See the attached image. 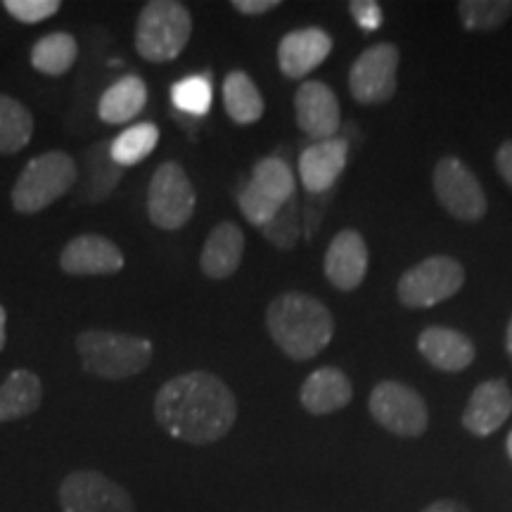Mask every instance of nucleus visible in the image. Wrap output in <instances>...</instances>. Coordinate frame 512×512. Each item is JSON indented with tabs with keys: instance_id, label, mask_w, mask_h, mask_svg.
<instances>
[{
	"instance_id": "f257e3e1",
	"label": "nucleus",
	"mask_w": 512,
	"mask_h": 512,
	"mask_svg": "<svg viewBox=\"0 0 512 512\" xmlns=\"http://www.w3.org/2000/svg\"><path fill=\"white\" fill-rule=\"evenodd\" d=\"M155 420L169 437L183 444L209 446L233 430L238 420V399L219 375L190 370L159 387Z\"/></svg>"
},
{
	"instance_id": "f03ea898",
	"label": "nucleus",
	"mask_w": 512,
	"mask_h": 512,
	"mask_svg": "<svg viewBox=\"0 0 512 512\" xmlns=\"http://www.w3.org/2000/svg\"><path fill=\"white\" fill-rule=\"evenodd\" d=\"M266 328L275 347L292 361H311L332 342L335 318L320 299L285 292L266 309Z\"/></svg>"
},
{
	"instance_id": "7ed1b4c3",
	"label": "nucleus",
	"mask_w": 512,
	"mask_h": 512,
	"mask_svg": "<svg viewBox=\"0 0 512 512\" xmlns=\"http://www.w3.org/2000/svg\"><path fill=\"white\" fill-rule=\"evenodd\" d=\"M76 351L86 373L102 380H128L150 366L152 347L150 339L112 330H83L76 337Z\"/></svg>"
},
{
	"instance_id": "20e7f679",
	"label": "nucleus",
	"mask_w": 512,
	"mask_h": 512,
	"mask_svg": "<svg viewBox=\"0 0 512 512\" xmlns=\"http://www.w3.org/2000/svg\"><path fill=\"white\" fill-rule=\"evenodd\" d=\"M79 181V164L62 150L43 152L24 166L12 188V209L31 216L48 209L50 204L67 195Z\"/></svg>"
},
{
	"instance_id": "39448f33",
	"label": "nucleus",
	"mask_w": 512,
	"mask_h": 512,
	"mask_svg": "<svg viewBox=\"0 0 512 512\" xmlns=\"http://www.w3.org/2000/svg\"><path fill=\"white\" fill-rule=\"evenodd\" d=\"M192 36V15L176 0H152L136 22V50L145 62H171L183 53Z\"/></svg>"
},
{
	"instance_id": "423d86ee",
	"label": "nucleus",
	"mask_w": 512,
	"mask_h": 512,
	"mask_svg": "<svg viewBox=\"0 0 512 512\" xmlns=\"http://www.w3.org/2000/svg\"><path fill=\"white\" fill-rule=\"evenodd\" d=\"M465 285V268L453 256H427L408 268L396 285V297L406 309H430L456 297Z\"/></svg>"
},
{
	"instance_id": "0eeeda50",
	"label": "nucleus",
	"mask_w": 512,
	"mask_h": 512,
	"mask_svg": "<svg viewBox=\"0 0 512 512\" xmlns=\"http://www.w3.org/2000/svg\"><path fill=\"white\" fill-rule=\"evenodd\" d=\"M195 204L197 195L188 171L178 162L159 164L147 188V216L152 226L181 230L195 214Z\"/></svg>"
},
{
	"instance_id": "6e6552de",
	"label": "nucleus",
	"mask_w": 512,
	"mask_h": 512,
	"mask_svg": "<svg viewBox=\"0 0 512 512\" xmlns=\"http://www.w3.org/2000/svg\"><path fill=\"white\" fill-rule=\"evenodd\" d=\"M368 408L377 425L396 437H422L430 427V411H427L425 399L403 382L384 380L375 384Z\"/></svg>"
},
{
	"instance_id": "1a4fd4ad",
	"label": "nucleus",
	"mask_w": 512,
	"mask_h": 512,
	"mask_svg": "<svg viewBox=\"0 0 512 512\" xmlns=\"http://www.w3.org/2000/svg\"><path fill=\"white\" fill-rule=\"evenodd\" d=\"M432 185L439 204L453 219L477 223L486 216L489 209L486 192L463 159L441 157L434 166Z\"/></svg>"
},
{
	"instance_id": "9d476101",
	"label": "nucleus",
	"mask_w": 512,
	"mask_h": 512,
	"mask_svg": "<svg viewBox=\"0 0 512 512\" xmlns=\"http://www.w3.org/2000/svg\"><path fill=\"white\" fill-rule=\"evenodd\" d=\"M62 512H136V501L119 482L98 470H74L57 489Z\"/></svg>"
},
{
	"instance_id": "9b49d317",
	"label": "nucleus",
	"mask_w": 512,
	"mask_h": 512,
	"mask_svg": "<svg viewBox=\"0 0 512 512\" xmlns=\"http://www.w3.org/2000/svg\"><path fill=\"white\" fill-rule=\"evenodd\" d=\"M401 53L394 43H377L363 50L349 69V93L358 105H382L396 93Z\"/></svg>"
},
{
	"instance_id": "f8f14e48",
	"label": "nucleus",
	"mask_w": 512,
	"mask_h": 512,
	"mask_svg": "<svg viewBox=\"0 0 512 512\" xmlns=\"http://www.w3.org/2000/svg\"><path fill=\"white\" fill-rule=\"evenodd\" d=\"M294 114L302 131L316 143L332 140L342 126L339 100L328 83L304 81L294 93Z\"/></svg>"
},
{
	"instance_id": "ddd939ff",
	"label": "nucleus",
	"mask_w": 512,
	"mask_h": 512,
	"mask_svg": "<svg viewBox=\"0 0 512 512\" xmlns=\"http://www.w3.org/2000/svg\"><path fill=\"white\" fill-rule=\"evenodd\" d=\"M512 415V389L508 382L496 377L477 384L465 403L463 427L475 437H489L501 430Z\"/></svg>"
},
{
	"instance_id": "4468645a",
	"label": "nucleus",
	"mask_w": 512,
	"mask_h": 512,
	"mask_svg": "<svg viewBox=\"0 0 512 512\" xmlns=\"http://www.w3.org/2000/svg\"><path fill=\"white\" fill-rule=\"evenodd\" d=\"M60 266L69 275H114L126 266V256L105 235L86 233L67 242Z\"/></svg>"
},
{
	"instance_id": "2eb2a0df",
	"label": "nucleus",
	"mask_w": 512,
	"mask_h": 512,
	"mask_svg": "<svg viewBox=\"0 0 512 512\" xmlns=\"http://www.w3.org/2000/svg\"><path fill=\"white\" fill-rule=\"evenodd\" d=\"M325 278L339 292H354L368 273V245L358 230H342L325 252Z\"/></svg>"
},
{
	"instance_id": "dca6fc26",
	"label": "nucleus",
	"mask_w": 512,
	"mask_h": 512,
	"mask_svg": "<svg viewBox=\"0 0 512 512\" xmlns=\"http://www.w3.org/2000/svg\"><path fill=\"white\" fill-rule=\"evenodd\" d=\"M332 50V36L328 31L309 27V29H294L290 34L280 38L278 46V64L280 72L287 79H304L313 69L320 67L328 60Z\"/></svg>"
},
{
	"instance_id": "f3484780",
	"label": "nucleus",
	"mask_w": 512,
	"mask_h": 512,
	"mask_svg": "<svg viewBox=\"0 0 512 512\" xmlns=\"http://www.w3.org/2000/svg\"><path fill=\"white\" fill-rule=\"evenodd\" d=\"M418 351L432 368L444 373H463L475 363V344L460 330L444 328V325H430L420 332Z\"/></svg>"
},
{
	"instance_id": "a211bd4d",
	"label": "nucleus",
	"mask_w": 512,
	"mask_h": 512,
	"mask_svg": "<svg viewBox=\"0 0 512 512\" xmlns=\"http://www.w3.org/2000/svg\"><path fill=\"white\" fill-rule=\"evenodd\" d=\"M354 399V384L344 370L325 366L313 370L299 389L302 408L311 415H330L347 408Z\"/></svg>"
},
{
	"instance_id": "6ab92c4d",
	"label": "nucleus",
	"mask_w": 512,
	"mask_h": 512,
	"mask_svg": "<svg viewBox=\"0 0 512 512\" xmlns=\"http://www.w3.org/2000/svg\"><path fill=\"white\" fill-rule=\"evenodd\" d=\"M347 155L349 143L344 138L323 140V143L306 147L299 155V176H302L304 188L313 195L330 190L347 166Z\"/></svg>"
},
{
	"instance_id": "aec40b11",
	"label": "nucleus",
	"mask_w": 512,
	"mask_h": 512,
	"mask_svg": "<svg viewBox=\"0 0 512 512\" xmlns=\"http://www.w3.org/2000/svg\"><path fill=\"white\" fill-rule=\"evenodd\" d=\"M242 256H245V233L238 223L223 221L204 242L200 268L211 280H228L240 268Z\"/></svg>"
},
{
	"instance_id": "412c9836",
	"label": "nucleus",
	"mask_w": 512,
	"mask_h": 512,
	"mask_svg": "<svg viewBox=\"0 0 512 512\" xmlns=\"http://www.w3.org/2000/svg\"><path fill=\"white\" fill-rule=\"evenodd\" d=\"M43 403V382L27 368H17L0 384V425L34 415Z\"/></svg>"
},
{
	"instance_id": "4be33fe9",
	"label": "nucleus",
	"mask_w": 512,
	"mask_h": 512,
	"mask_svg": "<svg viewBox=\"0 0 512 512\" xmlns=\"http://www.w3.org/2000/svg\"><path fill=\"white\" fill-rule=\"evenodd\" d=\"M147 102V86L140 76H124L117 83H112L105 93H102L98 114L105 124L119 126L128 124L145 110Z\"/></svg>"
},
{
	"instance_id": "5701e85b",
	"label": "nucleus",
	"mask_w": 512,
	"mask_h": 512,
	"mask_svg": "<svg viewBox=\"0 0 512 512\" xmlns=\"http://www.w3.org/2000/svg\"><path fill=\"white\" fill-rule=\"evenodd\" d=\"M124 169L112 162L110 145L100 143L86 150L83 155V176L79 183V195L83 202H100L117 188Z\"/></svg>"
},
{
	"instance_id": "b1692460",
	"label": "nucleus",
	"mask_w": 512,
	"mask_h": 512,
	"mask_svg": "<svg viewBox=\"0 0 512 512\" xmlns=\"http://www.w3.org/2000/svg\"><path fill=\"white\" fill-rule=\"evenodd\" d=\"M223 105H226V114L235 121L238 126L256 124L264 117V95L259 93L252 76L240 72H230L223 81Z\"/></svg>"
},
{
	"instance_id": "393cba45",
	"label": "nucleus",
	"mask_w": 512,
	"mask_h": 512,
	"mask_svg": "<svg viewBox=\"0 0 512 512\" xmlns=\"http://www.w3.org/2000/svg\"><path fill=\"white\" fill-rule=\"evenodd\" d=\"M79 57V46L76 38L67 31H55L38 38L31 48V67L46 76H62L74 67Z\"/></svg>"
},
{
	"instance_id": "a878e982",
	"label": "nucleus",
	"mask_w": 512,
	"mask_h": 512,
	"mask_svg": "<svg viewBox=\"0 0 512 512\" xmlns=\"http://www.w3.org/2000/svg\"><path fill=\"white\" fill-rule=\"evenodd\" d=\"M34 136V114L22 102L0 93V155H17Z\"/></svg>"
},
{
	"instance_id": "bb28decb",
	"label": "nucleus",
	"mask_w": 512,
	"mask_h": 512,
	"mask_svg": "<svg viewBox=\"0 0 512 512\" xmlns=\"http://www.w3.org/2000/svg\"><path fill=\"white\" fill-rule=\"evenodd\" d=\"M159 143V128L150 121L145 124H136L126 128L117 140L110 143V157L112 162L126 169V166H136L143 162L145 157H150L155 152Z\"/></svg>"
},
{
	"instance_id": "cd10ccee",
	"label": "nucleus",
	"mask_w": 512,
	"mask_h": 512,
	"mask_svg": "<svg viewBox=\"0 0 512 512\" xmlns=\"http://www.w3.org/2000/svg\"><path fill=\"white\" fill-rule=\"evenodd\" d=\"M458 17L467 31H496L512 17V0H463Z\"/></svg>"
},
{
	"instance_id": "c85d7f7f",
	"label": "nucleus",
	"mask_w": 512,
	"mask_h": 512,
	"mask_svg": "<svg viewBox=\"0 0 512 512\" xmlns=\"http://www.w3.org/2000/svg\"><path fill=\"white\" fill-rule=\"evenodd\" d=\"M252 183L259 185V188L264 190L266 195H271L273 200L283 204L290 202L294 190H297V181H294L292 169L278 157L259 159L252 169Z\"/></svg>"
},
{
	"instance_id": "c756f323",
	"label": "nucleus",
	"mask_w": 512,
	"mask_h": 512,
	"mask_svg": "<svg viewBox=\"0 0 512 512\" xmlns=\"http://www.w3.org/2000/svg\"><path fill=\"white\" fill-rule=\"evenodd\" d=\"M238 204L240 211L245 214V219L252 223L256 228H266L275 216L280 214V209L285 207L283 202L273 200L271 195H266L259 185H254L252 181L242 185L240 195H238Z\"/></svg>"
},
{
	"instance_id": "7c9ffc66",
	"label": "nucleus",
	"mask_w": 512,
	"mask_h": 512,
	"mask_svg": "<svg viewBox=\"0 0 512 512\" xmlns=\"http://www.w3.org/2000/svg\"><path fill=\"white\" fill-rule=\"evenodd\" d=\"M171 100L181 112L202 117L211 107V81L207 76H188V79L176 83L174 91H171Z\"/></svg>"
},
{
	"instance_id": "2f4dec72",
	"label": "nucleus",
	"mask_w": 512,
	"mask_h": 512,
	"mask_svg": "<svg viewBox=\"0 0 512 512\" xmlns=\"http://www.w3.org/2000/svg\"><path fill=\"white\" fill-rule=\"evenodd\" d=\"M3 8L10 17L22 24H38L60 12V0H3Z\"/></svg>"
},
{
	"instance_id": "473e14b6",
	"label": "nucleus",
	"mask_w": 512,
	"mask_h": 512,
	"mask_svg": "<svg viewBox=\"0 0 512 512\" xmlns=\"http://www.w3.org/2000/svg\"><path fill=\"white\" fill-rule=\"evenodd\" d=\"M294 216L297 214H294V204L290 200L266 228H261L275 247H294V242H297V219H294Z\"/></svg>"
},
{
	"instance_id": "72a5a7b5",
	"label": "nucleus",
	"mask_w": 512,
	"mask_h": 512,
	"mask_svg": "<svg viewBox=\"0 0 512 512\" xmlns=\"http://www.w3.org/2000/svg\"><path fill=\"white\" fill-rule=\"evenodd\" d=\"M349 12L363 31L380 29L384 22V12L380 8V3H375V0H351Z\"/></svg>"
},
{
	"instance_id": "f704fd0d",
	"label": "nucleus",
	"mask_w": 512,
	"mask_h": 512,
	"mask_svg": "<svg viewBox=\"0 0 512 512\" xmlns=\"http://www.w3.org/2000/svg\"><path fill=\"white\" fill-rule=\"evenodd\" d=\"M233 8L240 12V15H266L275 8H280V0H233Z\"/></svg>"
},
{
	"instance_id": "c9c22d12",
	"label": "nucleus",
	"mask_w": 512,
	"mask_h": 512,
	"mask_svg": "<svg viewBox=\"0 0 512 512\" xmlns=\"http://www.w3.org/2000/svg\"><path fill=\"white\" fill-rule=\"evenodd\" d=\"M496 169L503 176V181L512 188V138L498 147L496 152Z\"/></svg>"
},
{
	"instance_id": "e433bc0d",
	"label": "nucleus",
	"mask_w": 512,
	"mask_h": 512,
	"mask_svg": "<svg viewBox=\"0 0 512 512\" xmlns=\"http://www.w3.org/2000/svg\"><path fill=\"white\" fill-rule=\"evenodd\" d=\"M422 512H472L465 503L453 501V498H441V501H434L427 505Z\"/></svg>"
},
{
	"instance_id": "4c0bfd02",
	"label": "nucleus",
	"mask_w": 512,
	"mask_h": 512,
	"mask_svg": "<svg viewBox=\"0 0 512 512\" xmlns=\"http://www.w3.org/2000/svg\"><path fill=\"white\" fill-rule=\"evenodd\" d=\"M5 328H8V311L0 304V351L5 349V342H8V332H5Z\"/></svg>"
},
{
	"instance_id": "58836bf2",
	"label": "nucleus",
	"mask_w": 512,
	"mask_h": 512,
	"mask_svg": "<svg viewBox=\"0 0 512 512\" xmlns=\"http://www.w3.org/2000/svg\"><path fill=\"white\" fill-rule=\"evenodd\" d=\"M505 351H508V356H510V361H512V318H510V323H508V332H505Z\"/></svg>"
},
{
	"instance_id": "ea45409f",
	"label": "nucleus",
	"mask_w": 512,
	"mask_h": 512,
	"mask_svg": "<svg viewBox=\"0 0 512 512\" xmlns=\"http://www.w3.org/2000/svg\"><path fill=\"white\" fill-rule=\"evenodd\" d=\"M505 448H508V456H510V460H512V430H510V434H508V441H505Z\"/></svg>"
}]
</instances>
